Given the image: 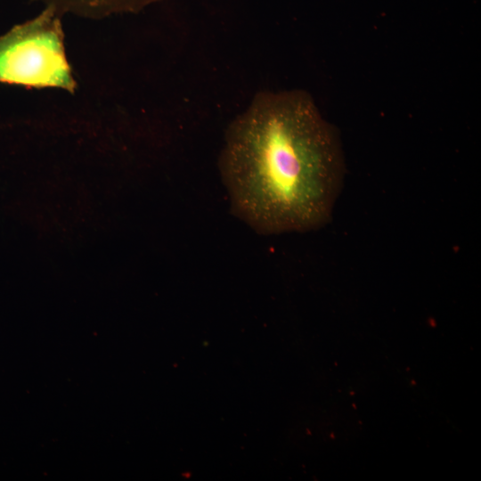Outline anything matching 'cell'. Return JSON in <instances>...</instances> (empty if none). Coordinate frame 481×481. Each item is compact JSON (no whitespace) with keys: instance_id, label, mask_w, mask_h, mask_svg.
<instances>
[{"instance_id":"obj_2","label":"cell","mask_w":481,"mask_h":481,"mask_svg":"<svg viewBox=\"0 0 481 481\" xmlns=\"http://www.w3.org/2000/svg\"><path fill=\"white\" fill-rule=\"evenodd\" d=\"M61 15L46 6L36 18L0 37V83L74 92Z\"/></svg>"},{"instance_id":"obj_3","label":"cell","mask_w":481,"mask_h":481,"mask_svg":"<svg viewBox=\"0 0 481 481\" xmlns=\"http://www.w3.org/2000/svg\"><path fill=\"white\" fill-rule=\"evenodd\" d=\"M54 7L60 13L71 12L100 18L115 13L136 12L150 4L165 0H34Z\"/></svg>"},{"instance_id":"obj_1","label":"cell","mask_w":481,"mask_h":481,"mask_svg":"<svg viewBox=\"0 0 481 481\" xmlns=\"http://www.w3.org/2000/svg\"><path fill=\"white\" fill-rule=\"evenodd\" d=\"M218 165L233 214L261 234L327 224L345 170L335 128L303 90L257 93L227 126Z\"/></svg>"}]
</instances>
